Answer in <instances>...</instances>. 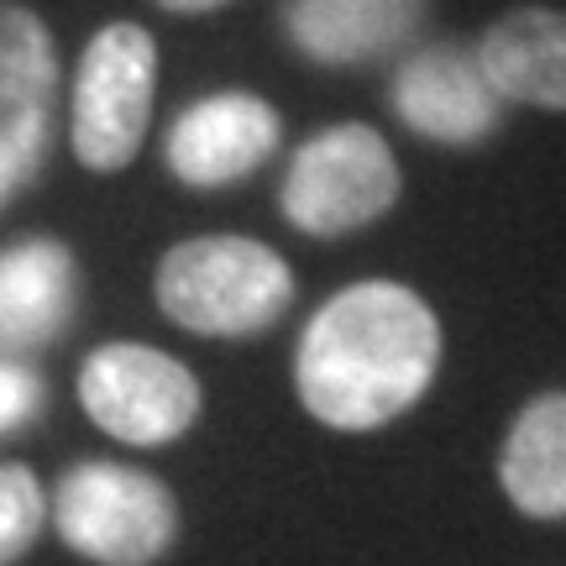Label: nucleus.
Wrapping results in <instances>:
<instances>
[{
	"instance_id": "obj_5",
	"label": "nucleus",
	"mask_w": 566,
	"mask_h": 566,
	"mask_svg": "<svg viewBox=\"0 0 566 566\" xmlns=\"http://www.w3.org/2000/svg\"><path fill=\"white\" fill-rule=\"evenodd\" d=\"M153 95H158V42L147 38V27L137 21L101 27L74 74V116H69L74 158L90 174L132 168L147 142Z\"/></svg>"
},
{
	"instance_id": "obj_7",
	"label": "nucleus",
	"mask_w": 566,
	"mask_h": 566,
	"mask_svg": "<svg viewBox=\"0 0 566 566\" xmlns=\"http://www.w3.org/2000/svg\"><path fill=\"white\" fill-rule=\"evenodd\" d=\"M394 116L424 142L478 147L499 132L504 101L478 69V53L462 42H430L394 69Z\"/></svg>"
},
{
	"instance_id": "obj_4",
	"label": "nucleus",
	"mask_w": 566,
	"mask_h": 566,
	"mask_svg": "<svg viewBox=\"0 0 566 566\" xmlns=\"http://www.w3.org/2000/svg\"><path fill=\"white\" fill-rule=\"evenodd\" d=\"M399 189H405V174L384 132L342 122L315 132L289 158L279 210L304 237H352L363 226L384 221L399 205Z\"/></svg>"
},
{
	"instance_id": "obj_3",
	"label": "nucleus",
	"mask_w": 566,
	"mask_h": 566,
	"mask_svg": "<svg viewBox=\"0 0 566 566\" xmlns=\"http://www.w3.org/2000/svg\"><path fill=\"white\" fill-rule=\"evenodd\" d=\"M53 530L95 566H153L174 551L179 504L163 478L122 462H80L53 493Z\"/></svg>"
},
{
	"instance_id": "obj_8",
	"label": "nucleus",
	"mask_w": 566,
	"mask_h": 566,
	"mask_svg": "<svg viewBox=\"0 0 566 566\" xmlns=\"http://www.w3.org/2000/svg\"><path fill=\"white\" fill-rule=\"evenodd\" d=\"M59 105V48L38 11L0 0V163L21 189L42 174Z\"/></svg>"
},
{
	"instance_id": "obj_6",
	"label": "nucleus",
	"mask_w": 566,
	"mask_h": 566,
	"mask_svg": "<svg viewBox=\"0 0 566 566\" xmlns=\"http://www.w3.org/2000/svg\"><path fill=\"white\" fill-rule=\"evenodd\" d=\"M80 405L122 446H168L200 420V378L158 346H95L80 367Z\"/></svg>"
},
{
	"instance_id": "obj_15",
	"label": "nucleus",
	"mask_w": 566,
	"mask_h": 566,
	"mask_svg": "<svg viewBox=\"0 0 566 566\" xmlns=\"http://www.w3.org/2000/svg\"><path fill=\"white\" fill-rule=\"evenodd\" d=\"M42 415V378L27 363L0 357V436Z\"/></svg>"
},
{
	"instance_id": "obj_17",
	"label": "nucleus",
	"mask_w": 566,
	"mask_h": 566,
	"mask_svg": "<svg viewBox=\"0 0 566 566\" xmlns=\"http://www.w3.org/2000/svg\"><path fill=\"white\" fill-rule=\"evenodd\" d=\"M11 195H21V179L11 174V168H6V163H0V210L11 205Z\"/></svg>"
},
{
	"instance_id": "obj_10",
	"label": "nucleus",
	"mask_w": 566,
	"mask_h": 566,
	"mask_svg": "<svg viewBox=\"0 0 566 566\" xmlns=\"http://www.w3.org/2000/svg\"><path fill=\"white\" fill-rule=\"evenodd\" d=\"M430 0H283V38L321 69H363L394 59L424 27Z\"/></svg>"
},
{
	"instance_id": "obj_16",
	"label": "nucleus",
	"mask_w": 566,
	"mask_h": 566,
	"mask_svg": "<svg viewBox=\"0 0 566 566\" xmlns=\"http://www.w3.org/2000/svg\"><path fill=\"white\" fill-rule=\"evenodd\" d=\"M163 11H174V17H205V11H221L226 0H153Z\"/></svg>"
},
{
	"instance_id": "obj_14",
	"label": "nucleus",
	"mask_w": 566,
	"mask_h": 566,
	"mask_svg": "<svg viewBox=\"0 0 566 566\" xmlns=\"http://www.w3.org/2000/svg\"><path fill=\"white\" fill-rule=\"evenodd\" d=\"M42 520H48V499L38 472L21 462H0V566H17L38 546Z\"/></svg>"
},
{
	"instance_id": "obj_1",
	"label": "nucleus",
	"mask_w": 566,
	"mask_h": 566,
	"mask_svg": "<svg viewBox=\"0 0 566 566\" xmlns=\"http://www.w3.org/2000/svg\"><path fill=\"white\" fill-rule=\"evenodd\" d=\"M441 367L436 310L394 279L331 294L294 352L300 405L331 430H378L424 399Z\"/></svg>"
},
{
	"instance_id": "obj_9",
	"label": "nucleus",
	"mask_w": 566,
	"mask_h": 566,
	"mask_svg": "<svg viewBox=\"0 0 566 566\" xmlns=\"http://www.w3.org/2000/svg\"><path fill=\"white\" fill-rule=\"evenodd\" d=\"M279 111L263 95H205L168 126V168L184 189H226L258 174L279 153Z\"/></svg>"
},
{
	"instance_id": "obj_12",
	"label": "nucleus",
	"mask_w": 566,
	"mask_h": 566,
	"mask_svg": "<svg viewBox=\"0 0 566 566\" xmlns=\"http://www.w3.org/2000/svg\"><path fill=\"white\" fill-rule=\"evenodd\" d=\"M472 53L504 105L566 111V11L520 6L493 21Z\"/></svg>"
},
{
	"instance_id": "obj_11",
	"label": "nucleus",
	"mask_w": 566,
	"mask_h": 566,
	"mask_svg": "<svg viewBox=\"0 0 566 566\" xmlns=\"http://www.w3.org/2000/svg\"><path fill=\"white\" fill-rule=\"evenodd\" d=\"M80 310V263L59 237L0 247V357H32L69 331Z\"/></svg>"
},
{
	"instance_id": "obj_2",
	"label": "nucleus",
	"mask_w": 566,
	"mask_h": 566,
	"mask_svg": "<svg viewBox=\"0 0 566 566\" xmlns=\"http://www.w3.org/2000/svg\"><path fill=\"white\" fill-rule=\"evenodd\" d=\"M163 315L195 336H258L294 304V273L273 247L252 237H189L168 247L153 279Z\"/></svg>"
},
{
	"instance_id": "obj_13",
	"label": "nucleus",
	"mask_w": 566,
	"mask_h": 566,
	"mask_svg": "<svg viewBox=\"0 0 566 566\" xmlns=\"http://www.w3.org/2000/svg\"><path fill=\"white\" fill-rule=\"evenodd\" d=\"M499 483L525 520H566V394H535L514 415Z\"/></svg>"
}]
</instances>
